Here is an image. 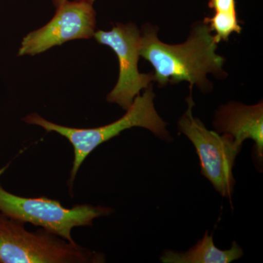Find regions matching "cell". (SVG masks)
Wrapping results in <instances>:
<instances>
[{
  "label": "cell",
  "mask_w": 263,
  "mask_h": 263,
  "mask_svg": "<svg viewBox=\"0 0 263 263\" xmlns=\"http://www.w3.org/2000/svg\"><path fill=\"white\" fill-rule=\"evenodd\" d=\"M217 44L203 21L193 26L185 42L174 45L161 41L155 27L147 25L141 32L140 55L153 67L154 81L160 87L186 81L190 87L209 92L212 87L209 74L226 77V60L216 53Z\"/></svg>",
  "instance_id": "obj_1"
},
{
  "label": "cell",
  "mask_w": 263,
  "mask_h": 263,
  "mask_svg": "<svg viewBox=\"0 0 263 263\" xmlns=\"http://www.w3.org/2000/svg\"><path fill=\"white\" fill-rule=\"evenodd\" d=\"M152 85L144 90V92L138 95L126 114L115 122L95 128L81 129L65 127L50 122L37 113H32L24 118V122L32 125L39 126L48 133H56L65 137L71 143L74 150V161L70 171L68 186L72 192L73 183L81 164L100 145L115 138L126 129L133 127H141L162 141L171 143L174 141L167 130V124L156 110Z\"/></svg>",
  "instance_id": "obj_2"
},
{
  "label": "cell",
  "mask_w": 263,
  "mask_h": 263,
  "mask_svg": "<svg viewBox=\"0 0 263 263\" xmlns=\"http://www.w3.org/2000/svg\"><path fill=\"white\" fill-rule=\"evenodd\" d=\"M0 213V263H102L103 254Z\"/></svg>",
  "instance_id": "obj_3"
},
{
  "label": "cell",
  "mask_w": 263,
  "mask_h": 263,
  "mask_svg": "<svg viewBox=\"0 0 263 263\" xmlns=\"http://www.w3.org/2000/svg\"><path fill=\"white\" fill-rule=\"evenodd\" d=\"M114 212L110 207L86 203L66 208L59 200L46 197L18 196L7 191L0 183V213L48 230L71 243H76L72 236L74 228L92 226L95 219Z\"/></svg>",
  "instance_id": "obj_4"
},
{
  "label": "cell",
  "mask_w": 263,
  "mask_h": 263,
  "mask_svg": "<svg viewBox=\"0 0 263 263\" xmlns=\"http://www.w3.org/2000/svg\"><path fill=\"white\" fill-rule=\"evenodd\" d=\"M192 89L186 99L187 109L178 121V129L195 146L202 176L221 197L230 199L235 184L233 167L243 145L237 143L230 134L209 130L200 119L194 117L195 103Z\"/></svg>",
  "instance_id": "obj_5"
},
{
  "label": "cell",
  "mask_w": 263,
  "mask_h": 263,
  "mask_svg": "<svg viewBox=\"0 0 263 263\" xmlns=\"http://www.w3.org/2000/svg\"><path fill=\"white\" fill-rule=\"evenodd\" d=\"M97 42L111 48L119 61V79L106 97L109 103L117 104L123 110L130 107L135 98L154 81L153 72L141 73L138 70L141 32L136 24H117L109 31L95 32Z\"/></svg>",
  "instance_id": "obj_6"
},
{
  "label": "cell",
  "mask_w": 263,
  "mask_h": 263,
  "mask_svg": "<svg viewBox=\"0 0 263 263\" xmlns=\"http://www.w3.org/2000/svg\"><path fill=\"white\" fill-rule=\"evenodd\" d=\"M96 24L93 5L67 0L57 8L48 23L24 37L18 55L35 56L68 41L90 39L94 37Z\"/></svg>",
  "instance_id": "obj_7"
},
{
  "label": "cell",
  "mask_w": 263,
  "mask_h": 263,
  "mask_svg": "<svg viewBox=\"0 0 263 263\" xmlns=\"http://www.w3.org/2000/svg\"><path fill=\"white\" fill-rule=\"evenodd\" d=\"M213 126L219 134H230L237 143L243 145L247 139L255 143L259 164L263 157V103L247 105L238 102H229L221 105L214 114Z\"/></svg>",
  "instance_id": "obj_8"
},
{
  "label": "cell",
  "mask_w": 263,
  "mask_h": 263,
  "mask_svg": "<svg viewBox=\"0 0 263 263\" xmlns=\"http://www.w3.org/2000/svg\"><path fill=\"white\" fill-rule=\"evenodd\" d=\"M243 251L235 241L228 250H221L214 245L212 235L205 232L203 238L186 251L164 250L160 257L162 263H230L241 258Z\"/></svg>",
  "instance_id": "obj_9"
},
{
  "label": "cell",
  "mask_w": 263,
  "mask_h": 263,
  "mask_svg": "<svg viewBox=\"0 0 263 263\" xmlns=\"http://www.w3.org/2000/svg\"><path fill=\"white\" fill-rule=\"evenodd\" d=\"M203 22L214 32V38L217 43L228 41L233 33L240 34L242 31L237 14L214 13L212 17L204 18Z\"/></svg>",
  "instance_id": "obj_10"
},
{
  "label": "cell",
  "mask_w": 263,
  "mask_h": 263,
  "mask_svg": "<svg viewBox=\"0 0 263 263\" xmlns=\"http://www.w3.org/2000/svg\"><path fill=\"white\" fill-rule=\"evenodd\" d=\"M208 5L214 13L237 14L235 0H209Z\"/></svg>",
  "instance_id": "obj_11"
},
{
  "label": "cell",
  "mask_w": 263,
  "mask_h": 263,
  "mask_svg": "<svg viewBox=\"0 0 263 263\" xmlns=\"http://www.w3.org/2000/svg\"><path fill=\"white\" fill-rule=\"evenodd\" d=\"M52 1H53L55 8H57L62 4H63V3L67 1V0H52Z\"/></svg>",
  "instance_id": "obj_12"
},
{
  "label": "cell",
  "mask_w": 263,
  "mask_h": 263,
  "mask_svg": "<svg viewBox=\"0 0 263 263\" xmlns=\"http://www.w3.org/2000/svg\"><path fill=\"white\" fill-rule=\"evenodd\" d=\"M76 1L84 2V3H89V4L94 5L96 0H76Z\"/></svg>",
  "instance_id": "obj_13"
}]
</instances>
